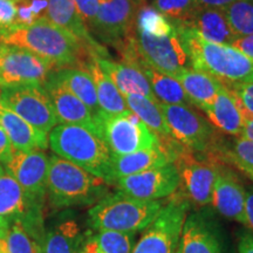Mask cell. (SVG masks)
I'll return each mask as SVG.
<instances>
[{
  "instance_id": "48",
  "label": "cell",
  "mask_w": 253,
  "mask_h": 253,
  "mask_svg": "<svg viewBox=\"0 0 253 253\" xmlns=\"http://www.w3.org/2000/svg\"><path fill=\"white\" fill-rule=\"evenodd\" d=\"M6 251V238L0 235V252Z\"/></svg>"
},
{
  "instance_id": "18",
  "label": "cell",
  "mask_w": 253,
  "mask_h": 253,
  "mask_svg": "<svg viewBox=\"0 0 253 253\" xmlns=\"http://www.w3.org/2000/svg\"><path fill=\"white\" fill-rule=\"evenodd\" d=\"M245 202L244 185L232 170L220 166L213 185L211 204L223 217L246 226Z\"/></svg>"
},
{
  "instance_id": "28",
  "label": "cell",
  "mask_w": 253,
  "mask_h": 253,
  "mask_svg": "<svg viewBox=\"0 0 253 253\" xmlns=\"http://www.w3.org/2000/svg\"><path fill=\"white\" fill-rule=\"evenodd\" d=\"M95 55L96 54L91 56L89 61L86 63L84 71L89 73L90 77L93 78L101 110L110 115L128 113L129 109L126 107L125 97L120 93L118 87L113 84V81L100 68L99 63L95 60Z\"/></svg>"
},
{
  "instance_id": "10",
  "label": "cell",
  "mask_w": 253,
  "mask_h": 253,
  "mask_svg": "<svg viewBox=\"0 0 253 253\" xmlns=\"http://www.w3.org/2000/svg\"><path fill=\"white\" fill-rule=\"evenodd\" d=\"M134 45L138 61L172 78L192 68L191 59L177 31L168 37L156 38L136 27Z\"/></svg>"
},
{
  "instance_id": "43",
  "label": "cell",
  "mask_w": 253,
  "mask_h": 253,
  "mask_svg": "<svg viewBox=\"0 0 253 253\" xmlns=\"http://www.w3.org/2000/svg\"><path fill=\"white\" fill-rule=\"evenodd\" d=\"M238 253H253V232L251 230H240L238 233Z\"/></svg>"
},
{
  "instance_id": "24",
  "label": "cell",
  "mask_w": 253,
  "mask_h": 253,
  "mask_svg": "<svg viewBox=\"0 0 253 253\" xmlns=\"http://www.w3.org/2000/svg\"><path fill=\"white\" fill-rule=\"evenodd\" d=\"M46 19L63 30L71 32L79 40L99 53L100 56L106 55V49L96 42L90 36L86 25L79 14L74 0H48Z\"/></svg>"
},
{
  "instance_id": "17",
  "label": "cell",
  "mask_w": 253,
  "mask_h": 253,
  "mask_svg": "<svg viewBox=\"0 0 253 253\" xmlns=\"http://www.w3.org/2000/svg\"><path fill=\"white\" fill-rule=\"evenodd\" d=\"M43 88L48 94L60 125L81 126L97 134L96 123L89 108L52 74H49Z\"/></svg>"
},
{
  "instance_id": "30",
  "label": "cell",
  "mask_w": 253,
  "mask_h": 253,
  "mask_svg": "<svg viewBox=\"0 0 253 253\" xmlns=\"http://www.w3.org/2000/svg\"><path fill=\"white\" fill-rule=\"evenodd\" d=\"M135 66H137L147 77L151 90L158 102L164 104H182L186 107L192 106L182 84L176 79L156 71L143 61H138Z\"/></svg>"
},
{
  "instance_id": "45",
  "label": "cell",
  "mask_w": 253,
  "mask_h": 253,
  "mask_svg": "<svg viewBox=\"0 0 253 253\" xmlns=\"http://www.w3.org/2000/svg\"><path fill=\"white\" fill-rule=\"evenodd\" d=\"M245 217L246 226L253 232V186L246 189V202H245Z\"/></svg>"
},
{
  "instance_id": "41",
  "label": "cell",
  "mask_w": 253,
  "mask_h": 253,
  "mask_svg": "<svg viewBox=\"0 0 253 253\" xmlns=\"http://www.w3.org/2000/svg\"><path fill=\"white\" fill-rule=\"evenodd\" d=\"M218 158H220V161H225V162L232 164L236 169H238L239 171H242L245 176H248L249 178L253 182V166H250V164H246L244 162H242V161H239L238 158L233 157L232 155L226 153L223 147H221V149L217 155V160Z\"/></svg>"
},
{
  "instance_id": "12",
  "label": "cell",
  "mask_w": 253,
  "mask_h": 253,
  "mask_svg": "<svg viewBox=\"0 0 253 253\" xmlns=\"http://www.w3.org/2000/svg\"><path fill=\"white\" fill-rule=\"evenodd\" d=\"M56 66L20 47L0 43V89L18 86H43Z\"/></svg>"
},
{
  "instance_id": "6",
  "label": "cell",
  "mask_w": 253,
  "mask_h": 253,
  "mask_svg": "<svg viewBox=\"0 0 253 253\" xmlns=\"http://www.w3.org/2000/svg\"><path fill=\"white\" fill-rule=\"evenodd\" d=\"M45 199L28 195L9 173L0 175V235H7L9 226L20 223L36 245L45 235L42 208Z\"/></svg>"
},
{
  "instance_id": "1",
  "label": "cell",
  "mask_w": 253,
  "mask_h": 253,
  "mask_svg": "<svg viewBox=\"0 0 253 253\" xmlns=\"http://www.w3.org/2000/svg\"><path fill=\"white\" fill-rule=\"evenodd\" d=\"M0 43L20 47L52 61L58 68L86 66L96 50L47 19L30 25L13 23L0 28Z\"/></svg>"
},
{
  "instance_id": "32",
  "label": "cell",
  "mask_w": 253,
  "mask_h": 253,
  "mask_svg": "<svg viewBox=\"0 0 253 253\" xmlns=\"http://www.w3.org/2000/svg\"><path fill=\"white\" fill-rule=\"evenodd\" d=\"M223 11L237 38L253 34V0H236Z\"/></svg>"
},
{
  "instance_id": "44",
  "label": "cell",
  "mask_w": 253,
  "mask_h": 253,
  "mask_svg": "<svg viewBox=\"0 0 253 253\" xmlns=\"http://www.w3.org/2000/svg\"><path fill=\"white\" fill-rule=\"evenodd\" d=\"M75 253H103L97 245L94 235H84Z\"/></svg>"
},
{
  "instance_id": "39",
  "label": "cell",
  "mask_w": 253,
  "mask_h": 253,
  "mask_svg": "<svg viewBox=\"0 0 253 253\" xmlns=\"http://www.w3.org/2000/svg\"><path fill=\"white\" fill-rule=\"evenodd\" d=\"M99 1L100 0H74L79 14L86 25L87 30L90 27L95 17H96L97 9H99Z\"/></svg>"
},
{
  "instance_id": "8",
  "label": "cell",
  "mask_w": 253,
  "mask_h": 253,
  "mask_svg": "<svg viewBox=\"0 0 253 253\" xmlns=\"http://www.w3.org/2000/svg\"><path fill=\"white\" fill-rule=\"evenodd\" d=\"M171 136L192 153L216 157L219 153L216 129L203 116L182 104L160 103Z\"/></svg>"
},
{
  "instance_id": "22",
  "label": "cell",
  "mask_w": 253,
  "mask_h": 253,
  "mask_svg": "<svg viewBox=\"0 0 253 253\" xmlns=\"http://www.w3.org/2000/svg\"><path fill=\"white\" fill-rule=\"evenodd\" d=\"M0 128L7 135L14 150H45L48 147V134L38 130L18 114L0 101Z\"/></svg>"
},
{
  "instance_id": "2",
  "label": "cell",
  "mask_w": 253,
  "mask_h": 253,
  "mask_svg": "<svg viewBox=\"0 0 253 253\" xmlns=\"http://www.w3.org/2000/svg\"><path fill=\"white\" fill-rule=\"evenodd\" d=\"M175 30L181 37L191 59L192 69L205 72L225 82H253V60L230 45L205 40L191 27L177 25Z\"/></svg>"
},
{
  "instance_id": "26",
  "label": "cell",
  "mask_w": 253,
  "mask_h": 253,
  "mask_svg": "<svg viewBox=\"0 0 253 253\" xmlns=\"http://www.w3.org/2000/svg\"><path fill=\"white\" fill-rule=\"evenodd\" d=\"M173 79L182 84L192 106L202 110L212 102L218 91L223 87V84L212 75L192 68L185 69L173 77Z\"/></svg>"
},
{
  "instance_id": "16",
  "label": "cell",
  "mask_w": 253,
  "mask_h": 253,
  "mask_svg": "<svg viewBox=\"0 0 253 253\" xmlns=\"http://www.w3.org/2000/svg\"><path fill=\"white\" fill-rule=\"evenodd\" d=\"M48 164L49 157L43 150H14L13 156L4 169L28 195L45 199Z\"/></svg>"
},
{
  "instance_id": "47",
  "label": "cell",
  "mask_w": 253,
  "mask_h": 253,
  "mask_svg": "<svg viewBox=\"0 0 253 253\" xmlns=\"http://www.w3.org/2000/svg\"><path fill=\"white\" fill-rule=\"evenodd\" d=\"M244 120H245V125L240 137L253 142V116H248V118H245Z\"/></svg>"
},
{
  "instance_id": "3",
  "label": "cell",
  "mask_w": 253,
  "mask_h": 253,
  "mask_svg": "<svg viewBox=\"0 0 253 253\" xmlns=\"http://www.w3.org/2000/svg\"><path fill=\"white\" fill-rule=\"evenodd\" d=\"M53 153L110 185L109 148L96 132L81 126L58 125L48 134Z\"/></svg>"
},
{
  "instance_id": "25",
  "label": "cell",
  "mask_w": 253,
  "mask_h": 253,
  "mask_svg": "<svg viewBox=\"0 0 253 253\" xmlns=\"http://www.w3.org/2000/svg\"><path fill=\"white\" fill-rule=\"evenodd\" d=\"M203 112L207 114L211 125L220 131L240 137L245 125L244 116L235 97L224 84L212 102L204 108Z\"/></svg>"
},
{
  "instance_id": "23",
  "label": "cell",
  "mask_w": 253,
  "mask_h": 253,
  "mask_svg": "<svg viewBox=\"0 0 253 253\" xmlns=\"http://www.w3.org/2000/svg\"><path fill=\"white\" fill-rule=\"evenodd\" d=\"M184 26L191 27L205 40L214 43L231 45L237 38L231 30L223 8L208 7L198 4Z\"/></svg>"
},
{
  "instance_id": "52",
  "label": "cell",
  "mask_w": 253,
  "mask_h": 253,
  "mask_svg": "<svg viewBox=\"0 0 253 253\" xmlns=\"http://www.w3.org/2000/svg\"><path fill=\"white\" fill-rule=\"evenodd\" d=\"M0 253H7V250H6V251H1Z\"/></svg>"
},
{
  "instance_id": "29",
  "label": "cell",
  "mask_w": 253,
  "mask_h": 253,
  "mask_svg": "<svg viewBox=\"0 0 253 253\" xmlns=\"http://www.w3.org/2000/svg\"><path fill=\"white\" fill-rule=\"evenodd\" d=\"M50 74L86 104L94 118L102 112L97 101L96 88H95L93 78L87 71L67 67L58 68Z\"/></svg>"
},
{
  "instance_id": "40",
  "label": "cell",
  "mask_w": 253,
  "mask_h": 253,
  "mask_svg": "<svg viewBox=\"0 0 253 253\" xmlns=\"http://www.w3.org/2000/svg\"><path fill=\"white\" fill-rule=\"evenodd\" d=\"M17 14V5L13 0H0V28L13 24Z\"/></svg>"
},
{
  "instance_id": "15",
  "label": "cell",
  "mask_w": 253,
  "mask_h": 253,
  "mask_svg": "<svg viewBox=\"0 0 253 253\" xmlns=\"http://www.w3.org/2000/svg\"><path fill=\"white\" fill-rule=\"evenodd\" d=\"M179 185L181 178L173 163L123 177L116 182L119 191L144 201L169 197L175 194Z\"/></svg>"
},
{
  "instance_id": "31",
  "label": "cell",
  "mask_w": 253,
  "mask_h": 253,
  "mask_svg": "<svg viewBox=\"0 0 253 253\" xmlns=\"http://www.w3.org/2000/svg\"><path fill=\"white\" fill-rule=\"evenodd\" d=\"M123 97L128 109L138 116L141 121L157 135L160 140L172 137L158 101L134 94H125Z\"/></svg>"
},
{
  "instance_id": "50",
  "label": "cell",
  "mask_w": 253,
  "mask_h": 253,
  "mask_svg": "<svg viewBox=\"0 0 253 253\" xmlns=\"http://www.w3.org/2000/svg\"><path fill=\"white\" fill-rule=\"evenodd\" d=\"M175 253H181V251H179V249L177 248V250H176V252Z\"/></svg>"
},
{
  "instance_id": "9",
  "label": "cell",
  "mask_w": 253,
  "mask_h": 253,
  "mask_svg": "<svg viewBox=\"0 0 253 253\" xmlns=\"http://www.w3.org/2000/svg\"><path fill=\"white\" fill-rule=\"evenodd\" d=\"M143 5L144 0H100L88 28L90 36L119 50L136 33V18Z\"/></svg>"
},
{
  "instance_id": "51",
  "label": "cell",
  "mask_w": 253,
  "mask_h": 253,
  "mask_svg": "<svg viewBox=\"0 0 253 253\" xmlns=\"http://www.w3.org/2000/svg\"><path fill=\"white\" fill-rule=\"evenodd\" d=\"M13 1H15V2H18V1H23V0H13Z\"/></svg>"
},
{
  "instance_id": "38",
  "label": "cell",
  "mask_w": 253,
  "mask_h": 253,
  "mask_svg": "<svg viewBox=\"0 0 253 253\" xmlns=\"http://www.w3.org/2000/svg\"><path fill=\"white\" fill-rule=\"evenodd\" d=\"M224 150L233 157L250 166H253V142L243 137H237L231 144V148H224Z\"/></svg>"
},
{
  "instance_id": "7",
  "label": "cell",
  "mask_w": 253,
  "mask_h": 253,
  "mask_svg": "<svg viewBox=\"0 0 253 253\" xmlns=\"http://www.w3.org/2000/svg\"><path fill=\"white\" fill-rule=\"evenodd\" d=\"M94 120L97 134L114 155L135 153L160 144L157 135L130 110L119 115L101 112Z\"/></svg>"
},
{
  "instance_id": "14",
  "label": "cell",
  "mask_w": 253,
  "mask_h": 253,
  "mask_svg": "<svg viewBox=\"0 0 253 253\" xmlns=\"http://www.w3.org/2000/svg\"><path fill=\"white\" fill-rule=\"evenodd\" d=\"M175 164L188 196L197 205H209L212 199L213 185L219 172V163L211 160H199L195 153L182 147L177 151Z\"/></svg>"
},
{
  "instance_id": "21",
  "label": "cell",
  "mask_w": 253,
  "mask_h": 253,
  "mask_svg": "<svg viewBox=\"0 0 253 253\" xmlns=\"http://www.w3.org/2000/svg\"><path fill=\"white\" fill-rule=\"evenodd\" d=\"M95 60L99 63L100 68L108 77L113 84L118 87L120 93L134 94L145 96L150 100H156L151 90L150 84L137 66L129 62H116L107 56L95 55Z\"/></svg>"
},
{
  "instance_id": "5",
  "label": "cell",
  "mask_w": 253,
  "mask_h": 253,
  "mask_svg": "<svg viewBox=\"0 0 253 253\" xmlns=\"http://www.w3.org/2000/svg\"><path fill=\"white\" fill-rule=\"evenodd\" d=\"M104 179L58 155L49 156L46 196L56 209L95 204L107 194Z\"/></svg>"
},
{
  "instance_id": "13",
  "label": "cell",
  "mask_w": 253,
  "mask_h": 253,
  "mask_svg": "<svg viewBox=\"0 0 253 253\" xmlns=\"http://www.w3.org/2000/svg\"><path fill=\"white\" fill-rule=\"evenodd\" d=\"M0 101L38 130L49 134L58 126L54 108L43 86L1 88Z\"/></svg>"
},
{
  "instance_id": "35",
  "label": "cell",
  "mask_w": 253,
  "mask_h": 253,
  "mask_svg": "<svg viewBox=\"0 0 253 253\" xmlns=\"http://www.w3.org/2000/svg\"><path fill=\"white\" fill-rule=\"evenodd\" d=\"M94 236L103 253H131L134 248V236L129 233L96 231Z\"/></svg>"
},
{
  "instance_id": "27",
  "label": "cell",
  "mask_w": 253,
  "mask_h": 253,
  "mask_svg": "<svg viewBox=\"0 0 253 253\" xmlns=\"http://www.w3.org/2000/svg\"><path fill=\"white\" fill-rule=\"evenodd\" d=\"M82 237L84 235L77 221L61 220L45 230L37 251L38 253H75Z\"/></svg>"
},
{
  "instance_id": "4",
  "label": "cell",
  "mask_w": 253,
  "mask_h": 253,
  "mask_svg": "<svg viewBox=\"0 0 253 253\" xmlns=\"http://www.w3.org/2000/svg\"><path fill=\"white\" fill-rule=\"evenodd\" d=\"M163 208L161 201H144L118 191L106 195L88 211V223L95 231L135 233L144 231Z\"/></svg>"
},
{
  "instance_id": "49",
  "label": "cell",
  "mask_w": 253,
  "mask_h": 253,
  "mask_svg": "<svg viewBox=\"0 0 253 253\" xmlns=\"http://www.w3.org/2000/svg\"><path fill=\"white\" fill-rule=\"evenodd\" d=\"M4 171H5V169H4V166H2V164L0 163V175H1V173L4 172Z\"/></svg>"
},
{
  "instance_id": "42",
  "label": "cell",
  "mask_w": 253,
  "mask_h": 253,
  "mask_svg": "<svg viewBox=\"0 0 253 253\" xmlns=\"http://www.w3.org/2000/svg\"><path fill=\"white\" fill-rule=\"evenodd\" d=\"M13 153L14 149L8 140L7 135L0 128V163L5 167L13 156Z\"/></svg>"
},
{
  "instance_id": "20",
  "label": "cell",
  "mask_w": 253,
  "mask_h": 253,
  "mask_svg": "<svg viewBox=\"0 0 253 253\" xmlns=\"http://www.w3.org/2000/svg\"><path fill=\"white\" fill-rule=\"evenodd\" d=\"M178 249L181 253H224L212 224L202 213L186 216Z\"/></svg>"
},
{
  "instance_id": "19",
  "label": "cell",
  "mask_w": 253,
  "mask_h": 253,
  "mask_svg": "<svg viewBox=\"0 0 253 253\" xmlns=\"http://www.w3.org/2000/svg\"><path fill=\"white\" fill-rule=\"evenodd\" d=\"M172 163L171 158L161 143L150 149L138 150L126 155H114L110 157V185L123 177L143 172L145 170L163 167Z\"/></svg>"
},
{
  "instance_id": "46",
  "label": "cell",
  "mask_w": 253,
  "mask_h": 253,
  "mask_svg": "<svg viewBox=\"0 0 253 253\" xmlns=\"http://www.w3.org/2000/svg\"><path fill=\"white\" fill-rule=\"evenodd\" d=\"M233 1H236V0H197L199 5L216 8H224Z\"/></svg>"
},
{
  "instance_id": "36",
  "label": "cell",
  "mask_w": 253,
  "mask_h": 253,
  "mask_svg": "<svg viewBox=\"0 0 253 253\" xmlns=\"http://www.w3.org/2000/svg\"><path fill=\"white\" fill-rule=\"evenodd\" d=\"M6 250L7 253H38L36 243L18 221L12 224L7 231Z\"/></svg>"
},
{
  "instance_id": "37",
  "label": "cell",
  "mask_w": 253,
  "mask_h": 253,
  "mask_svg": "<svg viewBox=\"0 0 253 253\" xmlns=\"http://www.w3.org/2000/svg\"><path fill=\"white\" fill-rule=\"evenodd\" d=\"M238 103L243 116H253V82H225L223 84Z\"/></svg>"
},
{
  "instance_id": "33",
  "label": "cell",
  "mask_w": 253,
  "mask_h": 253,
  "mask_svg": "<svg viewBox=\"0 0 253 253\" xmlns=\"http://www.w3.org/2000/svg\"><path fill=\"white\" fill-rule=\"evenodd\" d=\"M136 27L150 36L161 38L168 37L175 32V26L169 19L158 12L153 6L143 5L136 18Z\"/></svg>"
},
{
  "instance_id": "11",
  "label": "cell",
  "mask_w": 253,
  "mask_h": 253,
  "mask_svg": "<svg viewBox=\"0 0 253 253\" xmlns=\"http://www.w3.org/2000/svg\"><path fill=\"white\" fill-rule=\"evenodd\" d=\"M188 212L189 203L184 199L175 198L163 205L156 219L142 231L131 253H175Z\"/></svg>"
},
{
  "instance_id": "34",
  "label": "cell",
  "mask_w": 253,
  "mask_h": 253,
  "mask_svg": "<svg viewBox=\"0 0 253 253\" xmlns=\"http://www.w3.org/2000/svg\"><path fill=\"white\" fill-rule=\"evenodd\" d=\"M153 5L176 26L188 23L198 2L197 0H153Z\"/></svg>"
}]
</instances>
